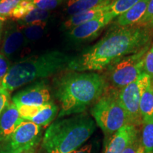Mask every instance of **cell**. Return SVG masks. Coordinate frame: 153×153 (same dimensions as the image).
<instances>
[{"instance_id": "obj_27", "label": "cell", "mask_w": 153, "mask_h": 153, "mask_svg": "<svg viewBox=\"0 0 153 153\" xmlns=\"http://www.w3.org/2000/svg\"><path fill=\"white\" fill-rule=\"evenodd\" d=\"M136 26L153 29V0H150L146 12Z\"/></svg>"}, {"instance_id": "obj_2", "label": "cell", "mask_w": 153, "mask_h": 153, "mask_svg": "<svg viewBox=\"0 0 153 153\" xmlns=\"http://www.w3.org/2000/svg\"><path fill=\"white\" fill-rule=\"evenodd\" d=\"M109 87L107 78L95 72L70 71L55 81L54 94L60 103L58 118L82 114Z\"/></svg>"}, {"instance_id": "obj_11", "label": "cell", "mask_w": 153, "mask_h": 153, "mask_svg": "<svg viewBox=\"0 0 153 153\" xmlns=\"http://www.w3.org/2000/svg\"><path fill=\"white\" fill-rule=\"evenodd\" d=\"M139 137L137 126L126 124L108 137L103 153H122Z\"/></svg>"}, {"instance_id": "obj_17", "label": "cell", "mask_w": 153, "mask_h": 153, "mask_svg": "<svg viewBox=\"0 0 153 153\" xmlns=\"http://www.w3.org/2000/svg\"><path fill=\"white\" fill-rule=\"evenodd\" d=\"M111 0H68L65 11L71 16L76 13L88 10L107 2Z\"/></svg>"}, {"instance_id": "obj_6", "label": "cell", "mask_w": 153, "mask_h": 153, "mask_svg": "<svg viewBox=\"0 0 153 153\" xmlns=\"http://www.w3.org/2000/svg\"><path fill=\"white\" fill-rule=\"evenodd\" d=\"M151 43L137 52L127 55L108 68V84L116 89H122L136 80L144 72L145 58Z\"/></svg>"}, {"instance_id": "obj_7", "label": "cell", "mask_w": 153, "mask_h": 153, "mask_svg": "<svg viewBox=\"0 0 153 153\" xmlns=\"http://www.w3.org/2000/svg\"><path fill=\"white\" fill-rule=\"evenodd\" d=\"M41 126L24 120L8 136L0 139V153H24L36 148L42 140Z\"/></svg>"}, {"instance_id": "obj_12", "label": "cell", "mask_w": 153, "mask_h": 153, "mask_svg": "<svg viewBox=\"0 0 153 153\" xmlns=\"http://www.w3.org/2000/svg\"><path fill=\"white\" fill-rule=\"evenodd\" d=\"M27 43L19 26H11L6 30L4 36L1 44V54L9 60L16 55Z\"/></svg>"}, {"instance_id": "obj_1", "label": "cell", "mask_w": 153, "mask_h": 153, "mask_svg": "<svg viewBox=\"0 0 153 153\" xmlns=\"http://www.w3.org/2000/svg\"><path fill=\"white\" fill-rule=\"evenodd\" d=\"M153 29L137 26L116 27L95 45L72 57L68 69L74 72L103 70L152 43Z\"/></svg>"}, {"instance_id": "obj_28", "label": "cell", "mask_w": 153, "mask_h": 153, "mask_svg": "<svg viewBox=\"0 0 153 153\" xmlns=\"http://www.w3.org/2000/svg\"><path fill=\"white\" fill-rule=\"evenodd\" d=\"M144 72L147 73L153 80V41L145 58Z\"/></svg>"}, {"instance_id": "obj_8", "label": "cell", "mask_w": 153, "mask_h": 153, "mask_svg": "<svg viewBox=\"0 0 153 153\" xmlns=\"http://www.w3.org/2000/svg\"><path fill=\"white\" fill-rule=\"evenodd\" d=\"M152 79L143 72L136 80L118 90V97L125 109L130 123L135 126L142 125L143 118L140 111V101L144 89L148 87Z\"/></svg>"}, {"instance_id": "obj_30", "label": "cell", "mask_w": 153, "mask_h": 153, "mask_svg": "<svg viewBox=\"0 0 153 153\" xmlns=\"http://www.w3.org/2000/svg\"><path fill=\"white\" fill-rule=\"evenodd\" d=\"M10 103V94L8 91L0 87V115Z\"/></svg>"}, {"instance_id": "obj_24", "label": "cell", "mask_w": 153, "mask_h": 153, "mask_svg": "<svg viewBox=\"0 0 153 153\" xmlns=\"http://www.w3.org/2000/svg\"><path fill=\"white\" fill-rule=\"evenodd\" d=\"M24 0H0V16L9 18L14 9Z\"/></svg>"}, {"instance_id": "obj_20", "label": "cell", "mask_w": 153, "mask_h": 153, "mask_svg": "<svg viewBox=\"0 0 153 153\" xmlns=\"http://www.w3.org/2000/svg\"><path fill=\"white\" fill-rule=\"evenodd\" d=\"M141 144L145 153H153V118L143 120Z\"/></svg>"}, {"instance_id": "obj_21", "label": "cell", "mask_w": 153, "mask_h": 153, "mask_svg": "<svg viewBox=\"0 0 153 153\" xmlns=\"http://www.w3.org/2000/svg\"><path fill=\"white\" fill-rule=\"evenodd\" d=\"M50 15L51 14H50L49 11L34 8L24 19L18 22L20 24V25H27L47 22V20L49 18Z\"/></svg>"}, {"instance_id": "obj_26", "label": "cell", "mask_w": 153, "mask_h": 153, "mask_svg": "<svg viewBox=\"0 0 153 153\" xmlns=\"http://www.w3.org/2000/svg\"><path fill=\"white\" fill-rule=\"evenodd\" d=\"M65 0H31L35 8L44 11H51L57 8Z\"/></svg>"}, {"instance_id": "obj_4", "label": "cell", "mask_w": 153, "mask_h": 153, "mask_svg": "<svg viewBox=\"0 0 153 153\" xmlns=\"http://www.w3.org/2000/svg\"><path fill=\"white\" fill-rule=\"evenodd\" d=\"M72 57L58 51L27 57L10 67L1 87L10 93L36 79L53 75L62 69L68 68Z\"/></svg>"}, {"instance_id": "obj_23", "label": "cell", "mask_w": 153, "mask_h": 153, "mask_svg": "<svg viewBox=\"0 0 153 153\" xmlns=\"http://www.w3.org/2000/svg\"><path fill=\"white\" fill-rule=\"evenodd\" d=\"M35 8L31 0H24L14 9L9 18L14 21L19 22L24 18L30 11Z\"/></svg>"}, {"instance_id": "obj_9", "label": "cell", "mask_w": 153, "mask_h": 153, "mask_svg": "<svg viewBox=\"0 0 153 153\" xmlns=\"http://www.w3.org/2000/svg\"><path fill=\"white\" fill-rule=\"evenodd\" d=\"M116 18L108 11L103 16L82 24L70 30L69 38L74 41H85L92 39L102 31Z\"/></svg>"}, {"instance_id": "obj_32", "label": "cell", "mask_w": 153, "mask_h": 153, "mask_svg": "<svg viewBox=\"0 0 153 153\" xmlns=\"http://www.w3.org/2000/svg\"><path fill=\"white\" fill-rule=\"evenodd\" d=\"M73 153H93V145L91 144L84 145L81 148Z\"/></svg>"}, {"instance_id": "obj_13", "label": "cell", "mask_w": 153, "mask_h": 153, "mask_svg": "<svg viewBox=\"0 0 153 153\" xmlns=\"http://www.w3.org/2000/svg\"><path fill=\"white\" fill-rule=\"evenodd\" d=\"M113 0L107 1V2L102 4L94 7V8L88 9L81 12L76 13V14L70 16L68 20L65 22L64 28L65 29H72L76 26H79L82 24L93 20L98 17L103 16L108 11H110L111 4Z\"/></svg>"}, {"instance_id": "obj_35", "label": "cell", "mask_w": 153, "mask_h": 153, "mask_svg": "<svg viewBox=\"0 0 153 153\" xmlns=\"http://www.w3.org/2000/svg\"><path fill=\"white\" fill-rule=\"evenodd\" d=\"M140 153H145V152H144V150H142V151H141V152H140Z\"/></svg>"}, {"instance_id": "obj_31", "label": "cell", "mask_w": 153, "mask_h": 153, "mask_svg": "<svg viewBox=\"0 0 153 153\" xmlns=\"http://www.w3.org/2000/svg\"><path fill=\"white\" fill-rule=\"evenodd\" d=\"M143 150L141 140L137 137L126 148L122 153H140Z\"/></svg>"}, {"instance_id": "obj_14", "label": "cell", "mask_w": 153, "mask_h": 153, "mask_svg": "<svg viewBox=\"0 0 153 153\" xmlns=\"http://www.w3.org/2000/svg\"><path fill=\"white\" fill-rule=\"evenodd\" d=\"M24 120L13 102H10L0 115V139L12 133Z\"/></svg>"}, {"instance_id": "obj_3", "label": "cell", "mask_w": 153, "mask_h": 153, "mask_svg": "<svg viewBox=\"0 0 153 153\" xmlns=\"http://www.w3.org/2000/svg\"><path fill=\"white\" fill-rule=\"evenodd\" d=\"M95 130L94 120L84 113L57 120L45 131L40 153H73L84 146Z\"/></svg>"}, {"instance_id": "obj_33", "label": "cell", "mask_w": 153, "mask_h": 153, "mask_svg": "<svg viewBox=\"0 0 153 153\" xmlns=\"http://www.w3.org/2000/svg\"><path fill=\"white\" fill-rule=\"evenodd\" d=\"M6 20H7V19L3 18V17L0 16V39H1V33H2L4 23Z\"/></svg>"}, {"instance_id": "obj_16", "label": "cell", "mask_w": 153, "mask_h": 153, "mask_svg": "<svg viewBox=\"0 0 153 153\" xmlns=\"http://www.w3.org/2000/svg\"><path fill=\"white\" fill-rule=\"evenodd\" d=\"M59 113V108L53 101H50L47 104L44 105L40 111L32 118L29 121L33 122L36 125L43 127H46L56 118Z\"/></svg>"}, {"instance_id": "obj_10", "label": "cell", "mask_w": 153, "mask_h": 153, "mask_svg": "<svg viewBox=\"0 0 153 153\" xmlns=\"http://www.w3.org/2000/svg\"><path fill=\"white\" fill-rule=\"evenodd\" d=\"M51 101V93L43 82H39L19 91L12 97L15 105L42 106Z\"/></svg>"}, {"instance_id": "obj_22", "label": "cell", "mask_w": 153, "mask_h": 153, "mask_svg": "<svg viewBox=\"0 0 153 153\" xmlns=\"http://www.w3.org/2000/svg\"><path fill=\"white\" fill-rule=\"evenodd\" d=\"M140 1L141 0H113L111 4L110 12L116 19Z\"/></svg>"}, {"instance_id": "obj_18", "label": "cell", "mask_w": 153, "mask_h": 153, "mask_svg": "<svg viewBox=\"0 0 153 153\" xmlns=\"http://www.w3.org/2000/svg\"><path fill=\"white\" fill-rule=\"evenodd\" d=\"M140 111L143 120L153 118V80L143 91L140 101Z\"/></svg>"}, {"instance_id": "obj_29", "label": "cell", "mask_w": 153, "mask_h": 153, "mask_svg": "<svg viewBox=\"0 0 153 153\" xmlns=\"http://www.w3.org/2000/svg\"><path fill=\"white\" fill-rule=\"evenodd\" d=\"M9 68L10 66L9 60L0 53V87H1L3 80L7 75Z\"/></svg>"}, {"instance_id": "obj_19", "label": "cell", "mask_w": 153, "mask_h": 153, "mask_svg": "<svg viewBox=\"0 0 153 153\" xmlns=\"http://www.w3.org/2000/svg\"><path fill=\"white\" fill-rule=\"evenodd\" d=\"M45 27L46 22L19 26V28L24 34L27 42L36 41L41 38L45 33Z\"/></svg>"}, {"instance_id": "obj_15", "label": "cell", "mask_w": 153, "mask_h": 153, "mask_svg": "<svg viewBox=\"0 0 153 153\" xmlns=\"http://www.w3.org/2000/svg\"><path fill=\"white\" fill-rule=\"evenodd\" d=\"M150 0H141L131 9L116 18V27L136 26L146 12Z\"/></svg>"}, {"instance_id": "obj_34", "label": "cell", "mask_w": 153, "mask_h": 153, "mask_svg": "<svg viewBox=\"0 0 153 153\" xmlns=\"http://www.w3.org/2000/svg\"><path fill=\"white\" fill-rule=\"evenodd\" d=\"M36 149H37V148H33V149H31V150H28V151H26V152H25L24 153H38L37 152V150H36Z\"/></svg>"}, {"instance_id": "obj_25", "label": "cell", "mask_w": 153, "mask_h": 153, "mask_svg": "<svg viewBox=\"0 0 153 153\" xmlns=\"http://www.w3.org/2000/svg\"><path fill=\"white\" fill-rule=\"evenodd\" d=\"M17 109L19 111V114L24 120H29L37 115L42 106H26V105H16Z\"/></svg>"}, {"instance_id": "obj_5", "label": "cell", "mask_w": 153, "mask_h": 153, "mask_svg": "<svg viewBox=\"0 0 153 153\" xmlns=\"http://www.w3.org/2000/svg\"><path fill=\"white\" fill-rule=\"evenodd\" d=\"M91 114L106 140L115 132L130 123L118 97V89L109 88L94 104Z\"/></svg>"}]
</instances>
